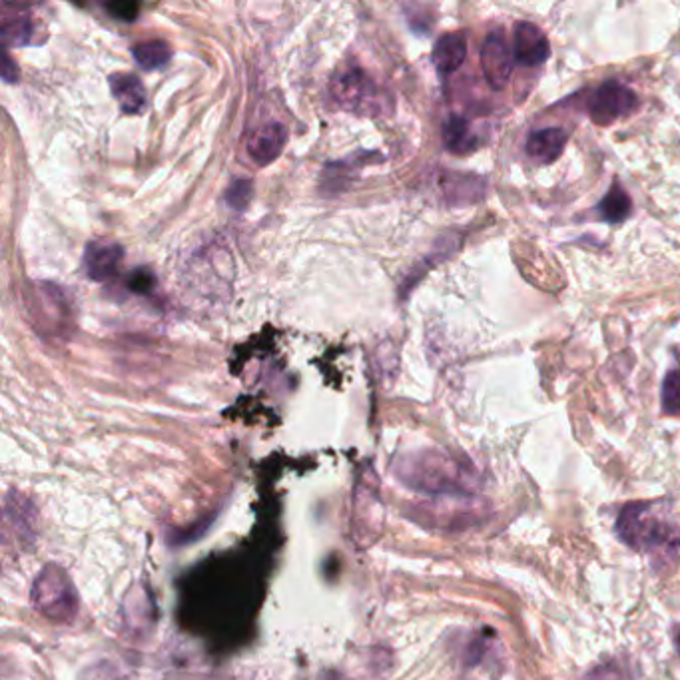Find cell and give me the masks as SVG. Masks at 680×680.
<instances>
[{
    "instance_id": "obj_1",
    "label": "cell",
    "mask_w": 680,
    "mask_h": 680,
    "mask_svg": "<svg viewBox=\"0 0 680 680\" xmlns=\"http://www.w3.org/2000/svg\"><path fill=\"white\" fill-rule=\"evenodd\" d=\"M403 484L433 497H469L477 487L474 469L442 451L410 455L397 465Z\"/></svg>"
},
{
    "instance_id": "obj_2",
    "label": "cell",
    "mask_w": 680,
    "mask_h": 680,
    "mask_svg": "<svg viewBox=\"0 0 680 680\" xmlns=\"http://www.w3.org/2000/svg\"><path fill=\"white\" fill-rule=\"evenodd\" d=\"M617 533L635 551L679 545L680 525L660 503H629L618 513Z\"/></svg>"
},
{
    "instance_id": "obj_3",
    "label": "cell",
    "mask_w": 680,
    "mask_h": 680,
    "mask_svg": "<svg viewBox=\"0 0 680 680\" xmlns=\"http://www.w3.org/2000/svg\"><path fill=\"white\" fill-rule=\"evenodd\" d=\"M32 605L54 623H71L78 613L73 581L59 565H46L32 583Z\"/></svg>"
},
{
    "instance_id": "obj_4",
    "label": "cell",
    "mask_w": 680,
    "mask_h": 680,
    "mask_svg": "<svg viewBox=\"0 0 680 680\" xmlns=\"http://www.w3.org/2000/svg\"><path fill=\"white\" fill-rule=\"evenodd\" d=\"M587 106L593 123L608 126L635 113L639 108V96L618 81H607L591 94Z\"/></svg>"
},
{
    "instance_id": "obj_5",
    "label": "cell",
    "mask_w": 680,
    "mask_h": 680,
    "mask_svg": "<svg viewBox=\"0 0 680 680\" xmlns=\"http://www.w3.org/2000/svg\"><path fill=\"white\" fill-rule=\"evenodd\" d=\"M513 52L509 51L503 31H493L487 34L481 49V66L485 78L493 91H503L511 73H513Z\"/></svg>"
},
{
    "instance_id": "obj_6",
    "label": "cell",
    "mask_w": 680,
    "mask_h": 680,
    "mask_svg": "<svg viewBox=\"0 0 680 680\" xmlns=\"http://www.w3.org/2000/svg\"><path fill=\"white\" fill-rule=\"evenodd\" d=\"M513 59L521 66H541L551 56V46L546 41L545 32L535 26L533 22H517L513 32Z\"/></svg>"
},
{
    "instance_id": "obj_7",
    "label": "cell",
    "mask_w": 680,
    "mask_h": 680,
    "mask_svg": "<svg viewBox=\"0 0 680 680\" xmlns=\"http://www.w3.org/2000/svg\"><path fill=\"white\" fill-rule=\"evenodd\" d=\"M288 130L281 123L264 124L256 128L247 140V155L258 166H268L284 152Z\"/></svg>"
},
{
    "instance_id": "obj_8",
    "label": "cell",
    "mask_w": 680,
    "mask_h": 680,
    "mask_svg": "<svg viewBox=\"0 0 680 680\" xmlns=\"http://www.w3.org/2000/svg\"><path fill=\"white\" fill-rule=\"evenodd\" d=\"M331 94L346 110H358L371 96L370 78L360 68H350L333 78Z\"/></svg>"
},
{
    "instance_id": "obj_9",
    "label": "cell",
    "mask_w": 680,
    "mask_h": 680,
    "mask_svg": "<svg viewBox=\"0 0 680 680\" xmlns=\"http://www.w3.org/2000/svg\"><path fill=\"white\" fill-rule=\"evenodd\" d=\"M124 249L116 242H93L86 246L84 252V266L91 278L96 281H106L113 278L118 272V266L123 262Z\"/></svg>"
},
{
    "instance_id": "obj_10",
    "label": "cell",
    "mask_w": 680,
    "mask_h": 680,
    "mask_svg": "<svg viewBox=\"0 0 680 680\" xmlns=\"http://www.w3.org/2000/svg\"><path fill=\"white\" fill-rule=\"evenodd\" d=\"M569 136L563 128H543L527 138V155L539 164H551L565 152Z\"/></svg>"
},
{
    "instance_id": "obj_11",
    "label": "cell",
    "mask_w": 680,
    "mask_h": 680,
    "mask_svg": "<svg viewBox=\"0 0 680 680\" xmlns=\"http://www.w3.org/2000/svg\"><path fill=\"white\" fill-rule=\"evenodd\" d=\"M467 59V39L464 32L444 34L433 49V64L442 76L454 74Z\"/></svg>"
},
{
    "instance_id": "obj_12",
    "label": "cell",
    "mask_w": 680,
    "mask_h": 680,
    "mask_svg": "<svg viewBox=\"0 0 680 680\" xmlns=\"http://www.w3.org/2000/svg\"><path fill=\"white\" fill-rule=\"evenodd\" d=\"M110 91L118 106L126 114H140L146 106V91L135 74L116 73L108 78Z\"/></svg>"
},
{
    "instance_id": "obj_13",
    "label": "cell",
    "mask_w": 680,
    "mask_h": 680,
    "mask_svg": "<svg viewBox=\"0 0 680 680\" xmlns=\"http://www.w3.org/2000/svg\"><path fill=\"white\" fill-rule=\"evenodd\" d=\"M444 145L454 155H469L477 148V136L464 116H451L444 126Z\"/></svg>"
},
{
    "instance_id": "obj_14",
    "label": "cell",
    "mask_w": 680,
    "mask_h": 680,
    "mask_svg": "<svg viewBox=\"0 0 680 680\" xmlns=\"http://www.w3.org/2000/svg\"><path fill=\"white\" fill-rule=\"evenodd\" d=\"M630 210H633V202H630L629 194L618 182H613V185L608 188L607 196L603 198L597 206L598 214L608 224H623L630 216Z\"/></svg>"
},
{
    "instance_id": "obj_15",
    "label": "cell",
    "mask_w": 680,
    "mask_h": 680,
    "mask_svg": "<svg viewBox=\"0 0 680 680\" xmlns=\"http://www.w3.org/2000/svg\"><path fill=\"white\" fill-rule=\"evenodd\" d=\"M135 61L145 68V71H158L166 66L172 59V51L164 41H148L138 44L135 51Z\"/></svg>"
},
{
    "instance_id": "obj_16",
    "label": "cell",
    "mask_w": 680,
    "mask_h": 680,
    "mask_svg": "<svg viewBox=\"0 0 680 680\" xmlns=\"http://www.w3.org/2000/svg\"><path fill=\"white\" fill-rule=\"evenodd\" d=\"M31 19L26 14H4L2 19V39L7 46H19L31 39Z\"/></svg>"
},
{
    "instance_id": "obj_17",
    "label": "cell",
    "mask_w": 680,
    "mask_h": 680,
    "mask_svg": "<svg viewBox=\"0 0 680 680\" xmlns=\"http://www.w3.org/2000/svg\"><path fill=\"white\" fill-rule=\"evenodd\" d=\"M662 412L667 415L680 413V371H670L662 382Z\"/></svg>"
},
{
    "instance_id": "obj_18",
    "label": "cell",
    "mask_w": 680,
    "mask_h": 680,
    "mask_svg": "<svg viewBox=\"0 0 680 680\" xmlns=\"http://www.w3.org/2000/svg\"><path fill=\"white\" fill-rule=\"evenodd\" d=\"M252 196H254V184L249 180H236L234 184L227 188V206H232L234 210H244L249 204Z\"/></svg>"
},
{
    "instance_id": "obj_19",
    "label": "cell",
    "mask_w": 680,
    "mask_h": 680,
    "mask_svg": "<svg viewBox=\"0 0 680 680\" xmlns=\"http://www.w3.org/2000/svg\"><path fill=\"white\" fill-rule=\"evenodd\" d=\"M581 680H630L629 672L618 662H603L595 669L588 670Z\"/></svg>"
},
{
    "instance_id": "obj_20",
    "label": "cell",
    "mask_w": 680,
    "mask_h": 680,
    "mask_svg": "<svg viewBox=\"0 0 680 680\" xmlns=\"http://www.w3.org/2000/svg\"><path fill=\"white\" fill-rule=\"evenodd\" d=\"M155 284V274H152L150 269H135V272L128 276V288L136 291V294H148V291H152Z\"/></svg>"
},
{
    "instance_id": "obj_21",
    "label": "cell",
    "mask_w": 680,
    "mask_h": 680,
    "mask_svg": "<svg viewBox=\"0 0 680 680\" xmlns=\"http://www.w3.org/2000/svg\"><path fill=\"white\" fill-rule=\"evenodd\" d=\"M106 11L110 12L114 19L135 21L136 14H138V4L136 2H110V4H106Z\"/></svg>"
},
{
    "instance_id": "obj_22",
    "label": "cell",
    "mask_w": 680,
    "mask_h": 680,
    "mask_svg": "<svg viewBox=\"0 0 680 680\" xmlns=\"http://www.w3.org/2000/svg\"><path fill=\"white\" fill-rule=\"evenodd\" d=\"M2 78L7 83H19V68H17V64L12 62L11 54L7 51L2 54Z\"/></svg>"
},
{
    "instance_id": "obj_23",
    "label": "cell",
    "mask_w": 680,
    "mask_h": 680,
    "mask_svg": "<svg viewBox=\"0 0 680 680\" xmlns=\"http://www.w3.org/2000/svg\"><path fill=\"white\" fill-rule=\"evenodd\" d=\"M672 640H674V647H677V652L680 655V625L672 630Z\"/></svg>"
}]
</instances>
